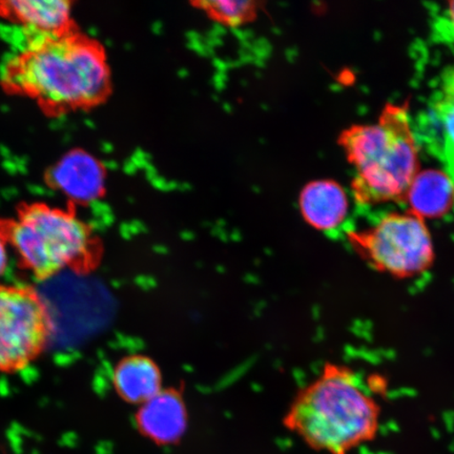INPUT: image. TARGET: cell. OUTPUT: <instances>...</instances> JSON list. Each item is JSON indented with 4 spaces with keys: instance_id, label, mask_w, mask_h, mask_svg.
Instances as JSON below:
<instances>
[{
    "instance_id": "obj_10",
    "label": "cell",
    "mask_w": 454,
    "mask_h": 454,
    "mask_svg": "<svg viewBox=\"0 0 454 454\" xmlns=\"http://www.w3.org/2000/svg\"><path fill=\"white\" fill-rule=\"evenodd\" d=\"M403 203L425 221L445 217L454 207V179L442 169H419Z\"/></svg>"
},
{
    "instance_id": "obj_2",
    "label": "cell",
    "mask_w": 454,
    "mask_h": 454,
    "mask_svg": "<svg viewBox=\"0 0 454 454\" xmlns=\"http://www.w3.org/2000/svg\"><path fill=\"white\" fill-rule=\"evenodd\" d=\"M408 104H387L373 124L343 130L339 145L356 169L351 190L363 207L402 202L419 172Z\"/></svg>"
},
{
    "instance_id": "obj_8",
    "label": "cell",
    "mask_w": 454,
    "mask_h": 454,
    "mask_svg": "<svg viewBox=\"0 0 454 454\" xmlns=\"http://www.w3.org/2000/svg\"><path fill=\"white\" fill-rule=\"evenodd\" d=\"M50 181L61 194L77 203H90L104 195L106 170L88 152L67 153L50 172Z\"/></svg>"
},
{
    "instance_id": "obj_11",
    "label": "cell",
    "mask_w": 454,
    "mask_h": 454,
    "mask_svg": "<svg viewBox=\"0 0 454 454\" xmlns=\"http://www.w3.org/2000/svg\"><path fill=\"white\" fill-rule=\"evenodd\" d=\"M113 383L124 401L139 406L163 389L161 369L151 357L141 355L119 362L114 369Z\"/></svg>"
},
{
    "instance_id": "obj_12",
    "label": "cell",
    "mask_w": 454,
    "mask_h": 454,
    "mask_svg": "<svg viewBox=\"0 0 454 454\" xmlns=\"http://www.w3.org/2000/svg\"><path fill=\"white\" fill-rule=\"evenodd\" d=\"M4 12L43 35L64 34L70 24L71 4L65 0H13L3 4Z\"/></svg>"
},
{
    "instance_id": "obj_13",
    "label": "cell",
    "mask_w": 454,
    "mask_h": 454,
    "mask_svg": "<svg viewBox=\"0 0 454 454\" xmlns=\"http://www.w3.org/2000/svg\"><path fill=\"white\" fill-rule=\"evenodd\" d=\"M433 111L438 121L445 156L454 176V70L442 78V87L434 100Z\"/></svg>"
},
{
    "instance_id": "obj_6",
    "label": "cell",
    "mask_w": 454,
    "mask_h": 454,
    "mask_svg": "<svg viewBox=\"0 0 454 454\" xmlns=\"http://www.w3.org/2000/svg\"><path fill=\"white\" fill-rule=\"evenodd\" d=\"M48 333L43 303L24 289L0 286V371L27 364Z\"/></svg>"
},
{
    "instance_id": "obj_14",
    "label": "cell",
    "mask_w": 454,
    "mask_h": 454,
    "mask_svg": "<svg viewBox=\"0 0 454 454\" xmlns=\"http://www.w3.org/2000/svg\"><path fill=\"white\" fill-rule=\"evenodd\" d=\"M196 8L201 9L212 20L220 24L238 27L251 22L257 16L259 4L249 0H215V2L192 3Z\"/></svg>"
},
{
    "instance_id": "obj_3",
    "label": "cell",
    "mask_w": 454,
    "mask_h": 454,
    "mask_svg": "<svg viewBox=\"0 0 454 454\" xmlns=\"http://www.w3.org/2000/svg\"><path fill=\"white\" fill-rule=\"evenodd\" d=\"M11 87L59 109L98 104L110 90L104 51L85 39L44 36L9 67Z\"/></svg>"
},
{
    "instance_id": "obj_7",
    "label": "cell",
    "mask_w": 454,
    "mask_h": 454,
    "mask_svg": "<svg viewBox=\"0 0 454 454\" xmlns=\"http://www.w3.org/2000/svg\"><path fill=\"white\" fill-rule=\"evenodd\" d=\"M186 404L177 388H163L139 406L136 424L145 438L158 445H173L183 439L187 428Z\"/></svg>"
},
{
    "instance_id": "obj_4",
    "label": "cell",
    "mask_w": 454,
    "mask_h": 454,
    "mask_svg": "<svg viewBox=\"0 0 454 454\" xmlns=\"http://www.w3.org/2000/svg\"><path fill=\"white\" fill-rule=\"evenodd\" d=\"M9 239L22 262L45 277L82 262L88 257V227L62 209L37 204L25 209L10 226Z\"/></svg>"
},
{
    "instance_id": "obj_16",
    "label": "cell",
    "mask_w": 454,
    "mask_h": 454,
    "mask_svg": "<svg viewBox=\"0 0 454 454\" xmlns=\"http://www.w3.org/2000/svg\"><path fill=\"white\" fill-rule=\"evenodd\" d=\"M447 5V19L448 22H450V31L454 41V2H450Z\"/></svg>"
},
{
    "instance_id": "obj_1",
    "label": "cell",
    "mask_w": 454,
    "mask_h": 454,
    "mask_svg": "<svg viewBox=\"0 0 454 454\" xmlns=\"http://www.w3.org/2000/svg\"><path fill=\"white\" fill-rule=\"evenodd\" d=\"M374 387L381 386L364 383L353 368L326 363L294 397L284 424L312 450L349 454L377 438L381 407Z\"/></svg>"
},
{
    "instance_id": "obj_5",
    "label": "cell",
    "mask_w": 454,
    "mask_h": 454,
    "mask_svg": "<svg viewBox=\"0 0 454 454\" xmlns=\"http://www.w3.org/2000/svg\"><path fill=\"white\" fill-rule=\"evenodd\" d=\"M348 240L371 268L395 279H412L433 268L435 251L426 221L410 211L390 213L368 229L350 231Z\"/></svg>"
},
{
    "instance_id": "obj_9",
    "label": "cell",
    "mask_w": 454,
    "mask_h": 454,
    "mask_svg": "<svg viewBox=\"0 0 454 454\" xmlns=\"http://www.w3.org/2000/svg\"><path fill=\"white\" fill-rule=\"evenodd\" d=\"M305 223L321 231L337 230L348 217V196L334 180L312 181L304 186L299 198Z\"/></svg>"
},
{
    "instance_id": "obj_15",
    "label": "cell",
    "mask_w": 454,
    "mask_h": 454,
    "mask_svg": "<svg viewBox=\"0 0 454 454\" xmlns=\"http://www.w3.org/2000/svg\"><path fill=\"white\" fill-rule=\"evenodd\" d=\"M9 263V252L7 243H5L4 238L0 234V277L4 275V272L8 268Z\"/></svg>"
}]
</instances>
